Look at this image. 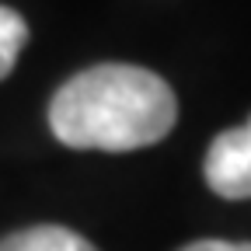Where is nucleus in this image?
<instances>
[{
	"label": "nucleus",
	"instance_id": "nucleus-1",
	"mask_svg": "<svg viewBox=\"0 0 251 251\" xmlns=\"http://www.w3.org/2000/svg\"><path fill=\"white\" fill-rule=\"evenodd\" d=\"M175 119V91L129 63H101L70 77L49 105L52 136L74 150H140L164 140Z\"/></svg>",
	"mask_w": 251,
	"mask_h": 251
},
{
	"label": "nucleus",
	"instance_id": "nucleus-2",
	"mask_svg": "<svg viewBox=\"0 0 251 251\" xmlns=\"http://www.w3.org/2000/svg\"><path fill=\"white\" fill-rule=\"evenodd\" d=\"M206 185L224 199H251V119L220 133L206 150Z\"/></svg>",
	"mask_w": 251,
	"mask_h": 251
},
{
	"label": "nucleus",
	"instance_id": "nucleus-3",
	"mask_svg": "<svg viewBox=\"0 0 251 251\" xmlns=\"http://www.w3.org/2000/svg\"><path fill=\"white\" fill-rule=\"evenodd\" d=\"M0 251H98L87 237H80L70 227H56V224H42V227H28V230H14L0 241Z\"/></svg>",
	"mask_w": 251,
	"mask_h": 251
},
{
	"label": "nucleus",
	"instance_id": "nucleus-4",
	"mask_svg": "<svg viewBox=\"0 0 251 251\" xmlns=\"http://www.w3.org/2000/svg\"><path fill=\"white\" fill-rule=\"evenodd\" d=\"M25 42H28V25H25V18H21L18 11H11V7L0 4V80L14 70V63H18Z\"/></svg>",
	"mask_w": 251,
	"mask_h": 251
},
{
	"label": "nucleus",
	"instance_id": "nucleus-5",
	"mask_svg": "<svg viewBox=\"0 0 251 251\" xmlns=\"http://www.w3.org/2000/svg\"><path fill=\"white\" fill-rule=\"evenodd\" d=\"M181 251H251L248 241H196Z\"/></svg>",
	"mask_w": 251,
	"mask_h": 251
}]
</instances>
